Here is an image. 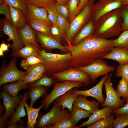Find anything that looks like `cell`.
Instances as JSON below:
<instances>
[{
    "instance_id": "obj_1",
    "label": "cell",
    "mask_w": 128,
    "mask_h": 128,
    "mask_svg": "<svg viewBox=\"0 0 128 128\" xmlns=\"http://www.w3.org/2000/svg\"><path fill=\"white\" fill-rule=\"evenodd\" d=\"M113 40L94 35L75 45L68 41V45L64 46L72 55L71 66L76 68L85 66L96 59L102 58L111 50Z\"/></svg>"
},
{
    "instance_id": "obj_2",
    "label": "cell",
    "mask_w": 128,
    "mask_h": 128,
    "mask_svg": "<svg viewBox=\"0 0 128 128\" xmlns=\"http://www.w3.org/2000/svg\"><path fill=\"white\" fill-rule=\"evenodd\" d=\"M123 19L119 8L102 17L95 23L94 35L104 38L119 36L122 29Z\"/></svg>"
},
{
    "instance_id": "obj_3",
    "label": "cell",
    "mask_w": 128,
    "mask_h": 128,
    "mask_svg": "<svg viewBox=\"0 0 128 128\" xmlns=\"http://www.w3.org/2000/svg\"><path fill=\"white\" fill-rule=\"evenodd\" d=\"M39 58L46 69L44 75H50L69 68L71 66L73 59L70 52L62 54L47 52L44 50H40Z\"/></svg>"
},
{
    "instance_id": "obj_4",
    "label": "cell",
    "mask_w": 128,
    "mask_h": 128,
    "mask_svg": "<svg viewBox=\"0 0 128 128\" xmlns=\"http://www.w3.org/2000/svg\"><path fill=\"white\" fill-rule=\"evenodd\" d=\"M95 0H89L81 12L72 20L64 37L67 41H70L77 33L91 19Z\"/></svg>"
},
{
    "instance_id": "obj_5",
    "label": "cell",
    "mask_w": 128,
    "mask_h": 128,
    "mask_svg": "<svg viewBox=\"0 0 128 128\" xmlns=\"http://www.w3.org/2000/svg\"><path fill=\"white\" fill-rule=\"evenodd\" d=\"M71 117L70 112L61 106L54 105L52 109L47 113L42 114L39 113L38 120L35 125L38 128H46L62 119Z\"/></svg>"
},
{
    "instance_id": "obj_6",
    "label": "cell",
    "mask_w": 128,
    "mask_h": 128,
    "mask_svg": "<svg viewBox=\"0 0 128 128\" xmlns=\"http://www.w3.org/2000/svg\"><path fill=\"white\" fill-rule=\"evenodd\" d=\"M51 75L54 78L60 81L81 82L85 86L90 85L91 82L87 74L78 68L74 67H69L60 72L54 73Z\"/></svg>"
},
{
    "instance_id": "obj_7",
    "label": "cell",
    "mask_w": 128,
    "mask_h": 128,
    "mask_svg": "<svg viewBox=\"0 0 128 128\" xmlns=\"http://www.w3.org/2000/svg\"><path fill=\"white\" fill-rule=\"evenodd\" d=\"M83 85L81 82L68 81H64L61 83H56L51 92L44 97L41 102L42 104H45L44 109L47 110L55 99L69 90L75 87H81Z\"/></svg>"
},
{
    "instance_id": "obj_8",
    "label": "cell",
    "mask_w": 128,
    "mask_h": 128,
    "mask_svg": "<svg viewBox=\"0 0 128 128\" xmlns=\"http://www.w3.org/2000/svg\"><path fill=\"white\" fill-rule=\"evenodd\" d=\"M77 68L87 74L90 77L91 82L93 84L95 83L98 77L112 72L115 69L114 66L109 65L102 58L94 60L87 66Z\"/></svg>"
},
{
    "instance_id": "obj_9",
    "label": "cell",
    "mask_w": 128,
    "mask_h": 128,
    "mask_svg": "<svg viewBox=\"0 0 128 128\" xmlns=\"http://www.w3.org/2000/svg\"><path fill=\"white\" fill-rule=\"evenodd\" d=\"M123 5V0H99L93 6L91 19L95 23L103 16Z\"/></svg>"
},
{
    "instance_id": "obj_10",
    "label": "cell",
    "mask_w": 128,
    "mask_h": 128,
    "mask_svg": "<svg viewBox=\"0 0 128 128\" xmlns=\"http://www.w3.org/2000/svg\"><path fill=\"white\" fill-rule=\"evenodd\" d=\"M16 58L15 57L1 71L0 75V85L10 82L23 80L27 74L26 72L19 70L16 66Z\"/></svg>"
},
{
    "instance_id": "obj_11",
    "label": "cell",
    "mask_w": 128,
    "mask_h": 128,
    "mask_svg": "<svg viewBox=\"0 0 128 128\" xmlns=\"http://www.w3.org/2000/svg\"><path fill=\"white\" fill-rule=\"evenodd\" d=\"M113 74L111 73L109 78L105 81L104 85L106 94V98L101 107L108 106L114 110L119 108L123 106L125 102L121 99L118 95L116 91L112 86L111 78Z\"/></svg>"
},
{
    "instance_id": "obj_12",
    "label": "cell",
    "mask_w": 128,
    "mask_h": 128,
    "mask_svg": "<svg viewBox=\"0 0 128 128\" xmlns=\"http://www.w3.org/2000/svg\"><path fill=\"white\" fill-rule=\"evenodd\" d=\"M2 30L4 33L9 37L8 42L12 40L13 43L10 47L14 51L23 48V44L19 34L18 29L6 18L3 19Z\"/></svg>"
},
{
    "instance_id": "obj_13",
    "label": "cell",
    "mask_w": 128,
    "mask_h": 128,
    "mask_svg": "<svg viewBox=\"0 0 128 128\" xmlns=\"http://www.w3.org/2000/svg\"><path fill=\"white\" fill-rule=\"evenodd\" d=\"M23 95L20 94L16 96H12L5 91H2L1 96L3 101L5 112L0 116L7 121V119L12 115L14 113L15 109L17 108L20 104Z\"/></svg>"
},
{
    "instance_id": "obj_14",
    "label": "cell",
    "mask_w": 128,
    "mask_h": 128,
    "mask_svg": "<svg viewBox=\"0 0 128 128\" xmlns=\"http://www.w3.org/2000/svg\"><path fill=\"white\" fill-rule=\"evenodd\" d=\"M109 77L108 73L102 77L101 81L96 85L89 89L85 90H80L76 89L72 90L73 93L78 95H81L85 97H93L98 101L101 105L104 103L105 99L102 92V88L105 80Z\"/></svg>"
},
{
    "instance_id": "obj_15",
    "label": "cell",
    "mask_w": 128,
    "mask_h": 128,
    "mask_svg": "<svg viewBox=\"0 0 128 128\" xmlns=\"http://www.w3.org/2000/svg\"><path fill=\"white\" fill-rule=\"evenodd\" d=\"M26 3L27 5V22L29 20L35 21L52 26L53 23L48 18V12L45 8L39 7Z\"/></svg>"
},
{
    "instance_id": "obj_16",
    "label": "cell",
    "mask_w": 128,
    "mask_h": 128,
    "mask_svg": "<svg viewBox=\"0 0 128 128\" xmlns=\"http://www.w3.org/2000/svg\"><path fill=\"white\" fill-rule=\"evenodd\" d=\"M37 38L41 45L46 49L51 50L57 49L61 51L69 52V51L60 43L50 36L36 32Z\"/></svg>"
},
{
    "instance_id": "obj_17",
    "label": "cell",
    "mask_w": 128,
    "mask_h": 128,
    "mask_svg": "<svg viewBox=\"0 0 128 128\" xmlns=\"http://www.w3.org/2000/svg\"><path fill=\"white\" fill-rule=\"evenodd\" d=\"M72 90V89L70 90L55 99L53 102L54 105L61 106L63 109L67 108L71 112L74 102L78 95L73 93Z\"/></svg>"
},
{
    "instance_id": "obj_18",
    "label": "cell",
    "mask_w": 128,
    "mask_h": 128,
    "mask_svg": "<svg viewBox=\"0 0 128 128\" xmlns=\"http://www.w3.org/2000/svg\"><path fill=\"white\" fill-rule=\"evenodd\" d=\"M114 110L112 108L107 106H105L102 109H99L91 114L88 119L83 122L81 125L78 127V128L87 126L101 119L108 117L112 115Z\"/></svg>"
},
{
    "instance_id": "obj_19",
    "label": "cell",
    "mask_w": 128,
    "mask_h": 128,
    "mask_svg": "<svg viewBox=\"0 0 128 128\" xmlns=\"http://www.w3.org/2000/svg\"><path fill=\"white\" fill-rule=\"evenodd\" d=\"M33 29L27 23L23 28L18 30L23 45L32 43L40 47L36 41V33Z\"/></svg>"
},
{
    "instance_id": "obj_20",
    "label": "cell",
    "mask_w": 128,
    "mask_h": 128,
    "mask_svg": "<svg viewBox=\"0 0 128 128\" xmlns=\"http://www.w3.org/2000/svg\"><path fill=\"white\" fill-rule=\"evenodd\" d=\"M102 58L113 60L119 64L128 63V50L113 47L110 51Z\"/></svg>"
},
{
    "instance_id": "obj_21",
    "label": "cell",
    "mask_w": 128,
    "mask_h": 128,
    "mask_svg": "<svg viewBox=\"0 0 128 128\" xmlns=\"http://www.w3.org/2000/svg\"><path fill=\"white\" fill-rule=\"evenodd\" d=\"M95 26V23L91 19L70 41L71 44H77L83 39L94 35Z\"/></svg>"
},
{
    "instance_id": "obj_22",
    "label": "cell",
    "mask_w": 128,
    "mask_h": 128,
    "mask_svg": "<svg viewBox=\"0 0 128 128\" xmlns=\"http://www.w3.org/2000/svg\"><path fill=\"white\" fill-rule=\"evenodd\" d=\"M100 103L95 100H88L86 97L81 95H78L74 101L73 105L78 106L92 114L99 109Z\"/></svg>"
},
{
    "instance_id": "obj_23",
    "label": "cell",
    "mask_w": 128,
    "mask_h": 128,
    "mask_svg": "<svg viewBox=\"0 0 128 128\" xmlns=\"http://www.w3.org/2000/svg\"><path fill=\"white\" fill-rule=\"evenodd\" d=\"M28 98L27 92H25L23 95L22 99L19 105L16 108L7 124V126L10 124L20 122L23 124V121L21 119L26 115L24 108L25 103Z\"/></svg>"
},
{
    "instance_id": "obj_24",
    "label": "cell",
    "mask_w": 128,
    "mask_h": 128,
    "mask_svg": "<svg viewBox=\"0 0 128 128\" xmlns=\"http://www.w3.org/2000/svg\"><path fill=\"white\" fill-rule=\"evenodd\" d=\"M8 4L10 8L13 25L17 29L23 28L27 23L26 17L21 10L14 8Z\"/></svg>"
},
{
    "instance_id": "obj_25",
    "label": "cell",
    "mask_w": 128,
    "mask_h": 128,
    "mask_svg": "<svg viewBox=\"0 0 128 128\" xmlns=\"http://www.w3.org/2000/svg\"><path fill=\"white\" fill-rule=\"evenodd\" d=\"M40 47L32 43L27 44L25 47L14 51L12 54L14 57H20L25 59L30 56L39 58Z\"/></svg>"
},
{
    "instance_id": "obj_26",
    "label": "cell",
    "mask_w": 128,
    "mask_h": 128,
    "mask_svg": "<svg viewBox=\"0 0 128 128\" xmlns=\"http://www.w3.org/2000/svg\"><path fill=\"white\" fill-rule=\"evenodd\" d=\"M45 104L43 103L40 107L37 108H34L30 106L26 102L25 103V108L28 116L27 122V128H34L37 122V119L38 117L39 112L41 108L44 106Z\"/></svg>"
},
{
    "instance_id": "obj_27",
    "label": "cell",
    "mask_w": 128,
    "mask_h": 128,
    "mask_svg": "<svg viewBox=\"0 0 128 128\" xmlns=\"http://www.w3.org/2000/svg\"><path fill=\"white\" fill-rule=\"evenodd\" d=\"M49 87L43 86H38L32 88L27 92L28 98L30 99L29 105L33 107L36 101L41 97H45L47 95V90Z\"/></svg>"
},
{
    "instance_id": "obj_28",
    "label": "cell",
    "mask_w": 128,
    "mask_h": 128,
    "mask_svg": "<svg viewBox=\"0 0 128 128\" xmlns=\"http://www.w3.org/2000/svg\"><path fill=\"white\" fill-rule=\"evenodd\" d=\"M28 88V85L25 83L23 80L17 81L14 83L8 84L3 85V90L12 96H17L20 90Z\"/></svg>"
},
{
    "instance_id": "obj_29",
    "label": "cell",
    "mask_w": 128,
    "mask_h": 128,
    "mask_svg": "<svg viewBox=\"0 0 128 128\" xmlns=\"http://www.w3.org/2000/svg\"><path fill=\"white\" fill-rule=\"evenodd\" d=\"M70 112L71 119L73 123L76 125L81 119L89 118L91 114L88 111L78 106L73 105L72 110Z\"/></svg>"
},
{
    "instance_id": "obj_30",
    "label": "cell",
    "mask_w": 128,
    "mask_h": 128,
    "mask_svg": "<svg viewBox=\"0 0 128 128\" xmlns=\"http://www.w3.org/2000/svg\"><path fill=\"white\" fill-rule=\"evenodd\" d=\"M44 75L39 79L33 82L29 83L28 85L29 89L36 87L43 86L49 87L55 85L56 83V79L51 76Z\"/></svg>"
},
{
    "instance_id": "obj_31",
    "label": "cell",
    "mask_w": 128,
    "mask_h": 128,
    "mask_svg": "<svg viewBox=\"0 0 128 128\" xmlns=\"http://www.w3.org/2000/svg\"><path fill=\"white\" fill-rule=\"evenodd\" d=\"M27 23L36 32L50 36V30L52 26L34 20H29L27 21Z\"/></svg>"
},
{
    "instance_id": "obj_32",
    "label": "cell",
    "mask_w": 128,
    "mask_h": 128,
    "mask_svg": "<svg viewBox=\"0 0 128 128\" xmlns=\"http://www.w3.org/2000/svg\"><path fill=\"white\" fill-rule=\"evenodd\" d=\"M112 46L128 50V29L123 31L117 39H113Z\"/></svg>"
},
{
    "instance_id": "obj_33",
    "label": "cell",
    "mask_w": 128,
    "mask_h": 128,
    "mask_svg": "<svg viewBox=\"0 0 128 128\" xmlns=\"http://www.w3.org/2000/svg\"><path fill=\"white\" fill-rule=\"evenodd\" d=\"M114 115H112L87 126V128H113Z\"/></svg>"
},
{
    "instance_id": "obj_34",
    "label": "cell",
    "mask_w": 128,
    "mask_h": 128,
    "mask_svg": "<svg viewBox=\"0 0 128 128\" xmlns=\"http://www.w3.org/2000/svg\"><path fill=\"white\" fill-rule=\"evenodd\" d=\"M46 128H78V127L73 123L70 118L61 119Z\"/></svg>"
},
{
    "instance_id": "obj_35",
    "label": "cell",
    "mask_w": 128,
    "mask_h": 128,
    "mask_svg": "<svg viewBox=\"0 0 128 128\" xmlns=\"http://www.w3.org/2000/svg\"><path fill=\"white\" fill-rule=\"evenodd\" d=\"M117 88L116 91L119 97L126 98L128 96V82L125 78H122Z\"/></svg>"
},
{
    "instance_id": "obj_36",
    "label": "cell",
    "mask_w": 128,
    "mask_h": 128,
    "mask_svg": "<svg viewBox=\"0 0 128 128\" xmlns=\"http://www.w3.org/2000/svg\"><path fill=\"white\" fill-rule=\"evenodd\" d=\"M128 125V114H116L114 119L113 128H123Z\"/></svg>"
},
{
    "instance_id": "obj_37",
    "label": "cell",
    "mask_w": 128,
    "mask_h": 128,
    "mask_svg": "<svg viewBox=\"0 0 128 128\" xmlns=\"http://www.w3.org/2000/svg\"><path fill=\"white\" fill-rule=\"evenodd\" d=\"M13 7L21 10L27 17V5L25 0H4Z\"/></svg>"
},
{
    "instance_id": "obj_38",
    "label": "cell",
    "mask_w": 128,
    "mask_h": 128,
    "mask_svg": "<svg viewBox=\"0 0 128 128\" xmlns=\"http://www.w3.org/2000/svg\"><path fill=\"white\" fill-rule=\"evenodd\" d=\"M58 4L56 2L45 8L48 12V18L53 24H55L59 14L56 9Z\"/></svg>"
},
{
    "instance_id": "obj_39",
    "label": "cell",
    "mask_w": 128,
    "mask_h": 128,
    "mask_svg": "<svg viewBox=\"0 0 128 128\" xmlns=\"http://www.w3.org/2000/svg\"><path fill=\"white\" fill-rule=\"evenodd\" d=\"M42 62V61L39 58L34 56H30L21 61L20 66L23 69L27 70L30 66Z\"/></svg>"
},
{
    "instance_id": "obj_40",
    "label": "cell",
    "mask_w": 128,
    "mask_h": 128,
    "mask_svg": "<svg viewBox=\"0 0 128 128\" xmlns=\"http://www.w3.org/2000/svg\"><path fill=\"white\" fill-rule=\"evenodd\" d=\"M80 1V0H69L68 3L67 5L69 12L68 19L70 21H71L78 14V6Z\"/></svg>"
},
{
    "instance_id": "obj_41",
    "label": "cell",
    "mask_w": 128,
    "mask_h": 128,
    "mask_svg": "<svg viewBox=\"0 0 128 128\" xmlns=\"http://www.w3.org/2000/svg\"><path fill=\"white\" fill-rule=\"evenodd\" d=\"M66 32L59 28L55 24H53L50 30V36L60 43L64 38Z\"/></svg>"
},
{
    "instance_id": "obj_42",
    "label": "cell",
    "mask_w": 128,
    "mask_h": 128,
    "mask_svg": "<svg viewBox=\"0 0 128 128\" xmlns=\"http://www.w3.org/2000/svg\"><path fill=\"white\" fill-rule=\"evenodd\" d=\"M46 69L42 63L36 64L29 66L26 72L27 74L33 73L38 75H44Z\"/></svg>"
},
{
    "instance_id": "obj_43",
    "label": "cell",
    "mask_w": 128,
    "mask_h": 128,
    "mask_svg": "<svg viewBox=\"0 0 128 128\" xmlns=\"http://www.w3.org/2000/svg\"><path fill=\"white\" fill-rule=\"evenodd\" d=\"M115 74L117 77L124 78L128 82V63L119 64L116 68Z\"/></svg>"
},
{
    "instance_id": "obj_44",
    "label": "cell",
    "mask_w": 128,
    "mask_h": 128,
    "mask_svg": "<svg viewBox=\"0 0 128 128\" xmlns=\"http://www.w3.org/2000/svg\"><path fill=\"white\" fill-rule=\"evenodd\" d=\"M31 5L39 7L46 8L48 5L57 2L55 0H25Z\"/></svg>"
},
{
    "instance_id": "obj_45",
    "label": "cell",
    "mask_w": 128,
    "mask_h": 128,
    "mask_svg": "<svg viewBox=\"0 0 128 128\" xmlns=\"http://www.w3.org/2000/svg\"><path fill=\"white\" fill-rule=\"evenodd\" d=\"M0 13L4 15L6 18L13 25L10 7L4 0H0Z\"/></svg>"
},
{
    "instance_id": "obj_46",
    "label": "cell",
    "mask_w": 128,
    "mask_h": 128,
    "mask_svg": "<svg viewBox=\"0 0 128 128\" xmlns=\"http://www.w3.org/2000/svg\"><path fill=\"white\" fill-rule=\"evenodd\" d=\"M120 9L123 19L122 29L123 31L128 29V5H123Z\"/></svg>"
},
{
    "instance_id": "obj_47",
    "label": "cell",
    "mask_w": 128,
    "mask_h": 128,
    "mask_svg": "<svg viewBox=\"0 0 128 128\" xmlns=\"http://www.w3.org/2000/svg\"><path fill=\"white\" fill-rule=\"evenodd\" d=\"M70 24L67 20L59 14L55 24L57 26L66 32L69 28Z\"/></svg>"
},
{
    "instance_id": "obj_48",
    "label": "cell",
    "mask_w": 128,
    "mask_h": 128,
    "mask_svg": "<svg viewBox=\"0 0 128 128\" xmlns=\"http://www.w3.org/2000/svg\"><path fill=\"white\" fill-rule=\"evenodd\" d=\"M56 9L59 14L68 20L69 12L67 5L58 4L56 7Z\"/></svg>"
},
{
    "instance_id": "obj_49",
    "label": "cell",
    "mask_w": 128,
    "mask_h": 128,
    "mask_svg": "<svg viewBox=\"0 0 128 128\" xmlns=\"http://www.w3.org/2000/svg\"><path fill=\"white\" fill-rule=\"evenodd\" d=\"M44 75L33 73H29L25 76L23 80L26 84L30 83L35 82Z\"/></svg>"
},
{
    "instance_id": "obj_50",
    "label": "cell",
    "mask_w": 128,
    "mask_h": 128,
    "mask_svg": "<svg viewBox=\"0 0 128 128\" xmlns=\"http://www.w3.org/2000/svg\"><path fill=\"white\" fill-rule=\"evenodd\" d=\"M121 99L126 103L121 107L114 110L113 113L116 115L128 114V96L123 97Z\"/></svg>"
},
{
    "instance_id": "obj_51",
    "label": "cell",
    "mask_w": 128,
    "mask_h": 128,
    "mask_svg": "<svg viewBox=\"0 0 128 128\" xmlns=\"http://www.w3.org/2000/svg\"><path fill=\"white\" fill-rule=\"evenodd\" d=\"M89 0H80L78 6V14L81 12Z\"/></svg>"
},
{
    "instance_id": "obj_52",
    "label": "cell",
    "mask_w": 128,
    "mask_h": 128,
    "mask_svg": "<svg viewBox=\"0 0 128 128\" xmlns=\"http://www.w3.org/2000/svg\"><path fill=\"white\" fill-rule=\"evenodd\" d=\"M18 122L16 123H12L7 127V128H24L23 124L20 122L18 123Z\"/></svg>"
},
{
    "instance_id": "obj_53",
    "label": "cell",
    "mask_w": 128,
    "mask_h": 128,
    "mask_svg": "<svg viewBox=\"0 0 128 128\" xmlns=\"http://www.w3.org/2000/svg\"><path fill=\"white\" fill-rule=\"evenodd\" d=\"M10 44H6L5 42H3L0 44V48L1 49L4 51L9 50L8 48L10 46Z\"/></svg>"
},
{
    "instance_id": "obj_54",
    "label": "cell",
    "mask_w": 128,
    "mask_h": 128,
    "mask_svg": "<svg viewBox=\"0 0 128 128\" xmlns=\"http://www.w3.org/2000/svg\"><path fill=\"white\" fill-rule=\"evenodd\" d=\"M56 0L59 4L67 5L69 0Z\"/></svg>"
},
{
    "instance_id": "obj_55",
    "label": "cell",
    "mask_w": 128,
    "mask_h": 128,
    "mask_svg": "<svg viewBox=\"0 0 128 128\" xmlns=\"http://www.w3.org/2000/svg\"><path fill=\"white\" fill-rule=\"evenodd\" d=\"M123 5H128V0H123Z\"/></svg>"
},
{
    "instance_id": "obj_56",
    "label": "cell",
    "mask_w": 128,
    "mask_h": 128,
    "mask_svg": "<svg viewBox=\"0 0 128 128\" xmlns=\"http://www.w3.org/2000/svg\"><path fill=\"white\" fill-rule=\"evenodd\" d=\"M4 52L0 48V56H3L4 57Z\"/></svg>"
},
{
    "instance_id": "obj_57",
    "label": "cell",
    "mask_w": 128,
    "mask_h": 128,
    "mask_svg": "<svg viewBox=\"0 0 128 128\" xmlns=\"http://www.w3.org/2000/svg\"><path fill=\"white\" fill-rule=\"evenodd\" d=\"M55 0L56 1V0Z\"/></svg>"
}]
</instances>
